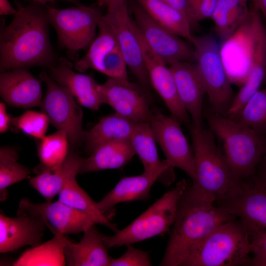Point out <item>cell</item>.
Segmentation results:
<instances>
[{
    "label": "cell",
    "instance_id": "7",
    "mask_svg": "<svg viewBox=\"0 0 266 266\" xmlns=\"http://www.w3.org/2000/svg\"><path fill=\"white\" fill-rule=\"evenodd\" d=\"M195 64L217 114L227 113L234 98L223 61L221 46L211 34L193 35Z\"/></svg>",
    "mask_w": 266,
    "mask_h": 266
},
{
    "label": "cell",
    "instance_id": "4",
    "mask_svg": "<svg viewBox=\"0 0 266 266\" xmlns=\"http://www.w3.org/2000/svg\"><path fill=\"white\" fill-rule=\"evenodd\" d=\"M251 242L242 222L231 220L195 246L181 266H250Z\"/></svg>",
    "mask_w": 266,
    "mask_h": 266
},
{
    "label": "cell",
    "instance_id": "46",
    "mask_svg": "<svg viewBox=\"0 0 266 266\" xmlns=\"http://www.w3.org/2000/svg\"><path fill=\"white\" fill-rule=\"evenodd\" d=\"M33 1H36L42 4L46 5V3L48 2L54 1L57 0H32Z\"/></svg>",
    "mask_w": 266,
    "mask_h": 266
},
{
    "label": "cell",
    "instance_id": "14",
    "mask_svg": "<svg viewBox=\"0 0 266 266\" xmlns=\"http://www.w3.org/2000/svg\"><path fill=\"white\" fill-rule=\"evenodd\" d=\"M99 91L103 103L116 113L136 123L149 122L152 99L140 85L108 78L100 84Z\"/></svg>",
    "mask_w": 266,
    "mask_h": 266
},
{
    "label": "cell",
    "instance_id": "33",
    "mask_svg": "<svg viewBox=\"0 0 266 266\" xmlns=\"http://www.w3.org/2000/svg\"><path fill=\"white\" fill-rule=\"evenodd\" d=\"M99 32L89 47L86 54L76 61L74 68L79 72H85L92 68L99 57L105 51L118 45L116 37L103 18V15L99 23Z\"/></svg>",
    "mask_w": 266,
    "mask_h": 266
},
{
    "label": "cell",
    "instance_id": "44",
    "mask_svg": "<svg viewBox=\"0 0 266 266\" xmlns=\"http://www.w3.org/2000/svg\"><path fill=\"white\" fill-rule=\"evenodd\" d=\"M262 159L264 160V162L262 171L266 173V148Z\"/></svg>",
    "mask_w": 266,
    "mask_h": 266
},
{
    "label": "cell",
    "instance_id": "23",
    "mask_svg": "<svg viewBox=\"0 0 266 266\" xmlns=\"http://www.w3.org/2000/svg\"><path fill=\"white\" fill-rule=\"evenodd\" d=\"M84 159L69 152L60 165L38 173L30 179V184L47 202H51L66 183L80 173Z\"/></svg>",
    "mask_w": 266,
    "mask_h": 266
},
{
    "label": "cell",
    "instance_id": "36",
    "mask_svg": "<svg viewBox=\"0 0 266 266\" xmlns=\"http://www.w3.org/2000/svg\"><path fill=\"white\" fill-rule=\"evenodd\" d=\"M15 126L26 134L40 139L45 136L49 120L43 112L27 110L12 119Z\"/></svg>",
    "mask_w": 266,
    "mask_h": 266
},
{
    "label": "cell",
    "instance_id": "29",
    "mask_svg": "<svg viewBox=\"0 0 266 266\" xmlns=\"http://www.w3.org/2000/svg\"><path fill=\"white\" fill-rule=\"evenodd\" d=\"M249 0H218L211 17L218 38L224 41L238 29L249 11Z\"/></svg>",
    "mask_w": 266,
    "mask_h": 266
},
{
    "label": "cell",
    "instance_id": "2",
    "mask_svg": "<svg viewBox=\"0 0 266 266\" xmlns=\"http://www.w3.org/2000/svg\"><path fill=\"white\" fill-rule=\"evenodd\" d=\"M234 219L221 205L189 186L180 200L160 266H181L195 246L218 226Z\"/></svg>",
    "mask_w": 266,
    "mask_h": 266
},
{
    "label": "cell",
    "instance_id": "39",
    "mask_svg": "<svg viewBox=\"0 0 266 266\" xmlns=\"http://www.w3.org/2000/svg\"><path fill=\"white\" fill-rule=\"evenodd\" d=\"M12 119L8 114L5 105L4 103L0 102V133H3L8 129Z\"/></svg>",
    "mask_w": 266,
    "mask_h": 266
},
{
    "label": "cell",
    "instance_id": "18",
    "mask_svg": "<svg viewBox=\"0 0 266 266\" xmlns=\"http://www.w3.org/2000/svg\"><path fill=\"white\" fill-rule=\"evenodd\" d=\"M73 64L66 58L61 57L49 68L50 77L68 90L81 105L98 110L104 104L99 85L91 76L73 70Z\"/></svg>",
    "mask_w": 266,
    "mask_h": 266
},
{
    "label": "cell",
    "instance_id": "43",
    "mask_svg": "<svg viewBox=\"0 0 266 266\" xmlns=\"http://www.w3.org/2000/svg\"><path fill=\"white\" fill-rule=\"evenodd\" d=\"M117 0H98V4L100 6H107L111 3Z\"/></svg>",
    "mask_w": 266,
    "mask_h": 266
},
{
    "label": "cell",
    "instance_id": "5",
    "mask_svg": "<svg viewBox=\"0 0 266 266\" xmlns=\"http://www.w3.org/2000/svg\"><path fill=\"white\" fill-rule=\"evenodd\" d=\"M209 129L222 141L224 156L240 180L255 174L266 148V136L229 118L216 114L209 117Z\"/></svg>",
    "mask_w": 266,
    "mask_h": 266
},
{
    "label": "cell",
    "instance_id": "28",
    "mask_svg": "<svg viewBox=\"0 0 266 266\" xmlns=\"http://www.w3.org/2000/svg\"><path fill=\"white\" fill-rule=\"evenodd\" d=\"M50 240L31 247L13 264L15 266H63L66 265L64 247L68 239L58 233Z\"/></svg>",
    "mask_w": 266,
    "mask_h": 266
},
{
    "label": "cell",
    "instance_id": "12",
    "mask_svg": "<svg viewBox=\"0 0 266 266\" xmlns=\"http://www.w3.org/2000/svg\"><path fill=\"white\" fill-rule=\"evenodd\" d=\"M134 22L152 52L167 65L178 62L195 63L192 43L155 22L135 0L130 3Z\"/></svg>",
    "mask_w": 266,
    "mask_h": 266
},
{
    "label": "cell",
    "instance_id": "9",
    "mask_svg": "<svg viewBox=\"0 0 266 266\" xmlns=\"http://www.w3.org/2000/svg\"><path fill=\"white\" fill-rule=\"evenodd\" d=\"M103 18L113 32L128 67L150 98L151 85L147 72L138 29L129 12L127 0L107 6Z\"/></svg>",
    "mask_w": 266,
    "mask_h": 266
},
{
    "label": "cell",
    "instance_id": "25",
    "mask_svg": "<svg viewBox=\"0 0 266 266\" xmlns=\"http://www.w3.org/2000/svg\"><path fill=\"white\" fill-rule=\"evenodd\" d=\"M136 124L116 112L103 117L86 133L85 151L90 155L104 143L130 138Z\"/></svg>",
    "mask_w": 266,
    "mask_h": 266
},
{
    "label": "cell",
    "instance_id": "38",
    "mask_svg": "<svg viewBox=\"0 0 266 266\" xmlns=\"http://www.w3.org/2000/svg\"><path fill=\"white\" fill-rule=\"evenodd\" d=\"M251 254L250 266H266V231L252 238Z\"/></svg>",
    "mask_w": 266,
    "mask_h": 266
},
{
    "label": "cell",
    "instance_id": "8",
    "mask_svg": "<svg viewBox=\"0 0 266 266\" xmlns=\"http://www.w3.org/2000/svg\"><path fill=\"white\" fill-rule=\"evenodd\" d=\"M47 9L59 45L71 58H76L79 51L89 47L103 16L98 10L84 5L62 9L47 6Z\"/></svg>",
    "mask_w": 266,
    "mask_h": 266
},
{
    "label": "cell",
    "instance_id": "32",
    "mask_svg": "<svg viewBox=\"0 0 266 266\" xmlns=\"http://www.w3.org/2000/svg\"><path fill=\"white\" fill-rule=\"evenodd\" d=\"M18 155L13 148L3 146L0 149V193L1 200L5 199L6 188L28 178L30 170L19 164Z\"/></svg>",
    "mask_w": 266,
    "mask_h": 266
},
{
    "label": "cell",
    "instance_id": "15",
    "mask_svg": "<svg viewBox=\"0 0 266 266\" xmlns=\"http://www.w3.org/2000/svg\"><path fill=\"white\" fill-rule=\"evenodd\" d=\"M17 212L40 216L54 235L58 233L65 235L83 233L96 224L88 214L59 200L36 204L23 199L19 203Z\"/></svg>",
    "mask_w": 266,
    "mask_h": 266
},
{
    "label": "cell",
    "instance_id": "30",
    "mask_svg": "<svg viewBox=\"0 0 266 266\" xmlns=\"http://www.w3.org/2000/svg\"><path fill=\"white\" fill-rule=\"evenodd\" d=\"M76 177L69 180L59 193L58 200L64 203L90 215L95 221L113 231L118 230L117 226L98 209L95 202L79 185Z\"/></svg>",
    "mask_w": 266,
    "mask_h": 266
},
{
    "label": "cell",
    "instance_id": "11",
    "mask_svg": "<svg viewBox=\"0 0 266 266\" xmlns=\"http://www.w3.org/2000/svg\"><path fill=\"white\" fill-rule=\"evenodd\" d=\"M219 205L239 219L251 239L266 232V173L261 171L243 180L235 192Z\"/></svg>",
    "mask_w": 266,
    "mask_h": 266
},
{
    "label": "cell",
    "instance_id": "45",
    "mask_svg": "<svg viewBox=\"0 0 266 266\" xmlns=\"http://www.w3.org/2000/svg\"><path fill=\"white\" fill-rule=\"evenodd\" d=\"M201 0H187L188 6V10L189 9V7L192 6V5L201 1Z\"/></svg>",
    "mask_w": 266,
    "mask_h": 266
},
{
    "label": "cell",
    "instance_id": "17",
    "mask_svg": "<svg viewBox=\"0 0 266 266\" xmlns=\"http://www.w3.org/2000/svg\"><path fill=\"white\" fill-rule=\"evenodd\" d=\"M46 226L40 216L17 212L11 218L0 214V252L7 253L25 246H36L42 243Z\"/></svg>",
    "mask_w": 266,
    "mask_h": 266
},
{
    "label": "cell",
    "instance_id": "31",
    "mask_svg": "<svg viewBox=\"0 0 266 266\" xmlns=\"http://www.w3.org/2000/svg\"><path fill=\"white\" fill-rule=\"evenodd\" d=\"M39 140L37 151L40 164L34 169L37 174L60 165L69 153V141L63 131H58Z\"/></svg>",
    "mask_w": 266,
    "mask_h": 266
},
{
    "label": "cell",
    "instance_id": "24",
    "mask_svg": "<svg viewBox=\"0 0 266 266\" xmlns=\"http://www.w3.org/2000/svg\"><path fill=\"white\" fill-rule=\"evenodd\" d=\"M135 154L130 139L115 140L97 148L85 158L80 173L120 168Z\"/></svg>",
    "mask_w": 266,
    "mask_h": 266
},
{
    "label": "cell",
    "instance_id": "6",
    "mask_svg": "<svg viewBox=\"0 0 266 266\" xmlns=\"http://www.w3.org/2000/svg\"><path fill=\"white\" fill-rule=\"evenodd\" d=\"M182 179L166 192L132 223L114 234L101 233V238L108 248L133 244L166 232L175 220L179 203L188 187Z\"/></svg>",
    "mask_w": 266,
    "mask_h": 266
},
{
    "label": "cell",
    "instance_id": "47",
    "mask_svg": "<svg viewBox=\"0 0 266 266\" xmlns=\"http://www.w3.org/2000/svg\"><path fill=\"white\" fill-rule=\"evenodd\" d=\"M265 80H266V75H265Z\"/></svg>",
    "mask_w": 266,
    "mask_h": 266
},
{
    "label": "cell",
    "instance_id": "21",
    "mask_svg": "<svg viewBox=\"0 0 266 266\" xmlns=\"http://www.w3.org/2000/svg\"><path fill=\"white\" fill-rule=\"evenodd\" d=\"M83 233L82 238L78 243L67 240L64 247L66 265L109 266L112 258L108 254V248L102 241L101 233L95 224Z\"/></svg>",
    "mask_w": 266,
    "mask_h": 266
},
{
    "label": "cell",
    "instance_id": "41",
    "mask_svg": "<svg viewBox=\"0 0 266 266\" xmlns=\"http://www.w3.org/2000/svg\"><path fill=\"white\" fill-rule=\"evenodd\" d=\"M17 13V10L14 9L8 0H0V15H11L14 16Z\"/></svg>",
    "mask_w": 266,
    "mask_h": 266
},
{
    "label": "cell",
    "instance_id": "16",
    "mask_svg": "<svg viewBox=\"0 0 266 266\" xmlns=\"http://www.w3.org/2000/svg\"><path fill=\"white\" fill-rule=\"evenodd\" d=\"M138 33L145 66L151 86L162 99L171 115L180 123L189 125L190 119L188 113L179 98L169 66L152 52L144 41L139 31Z\"/></svg>",
    "mask_w": 266,
    "mask_h": 266
},
{
    "label": "cell",
    "instance_id": "34",
    "mask_svg": "<svg viewBox=\"0 0 266 266\" xmlns=\"http://www.w3.org/2000/svg\"><path fill=\"white\" fill-rule=\"evenodd\" d=\"M235 118L239 123L266 136V88L256 92Z\"/></svg>",
    "mask_w": 266,
    "mask_h": 266
},
{
    "label": "cell",
    "instance_id": "13",
    "mask_svg": "<svg viewBox=\"0 0 266 266\" xmlns=\"http://www.w3.org/2000/svg\"><path fill=\"white\" fill-rule=\"evenodd\" d=\"M149 123L166 160L173 168L181 169L194 180V153L182 132L180 123L172 115L168 116L158 111H151Z\"/></svg>",
    "mask_w": 266,
    "mask_h": 266
},
{
    "label": "cell",
    "instance_id": "1",
    "mask_svg": "<svg viewBox=\"0 0 266 266\" xmlns=\"http://www.w3.org/2000/svg\"><path fill=\"white\" fill-rule=\"evenodd\" d=\"M17 13L0 32V71L55 65L47 6L33 1L24 5L15 0Z\"/></svg>",
    "mask_w": 266,
    "mask_h": 266
},
{
    "label": "cell",
    "instance_id": "10",
    "mask_svg": "<svg viewBox=\"0 0 266 266\" xmlns=\"http://www.w3.org/2000/svg\"><path fill=\"white\" fill-rule=\"evenodd\" d=\"M39 77L46 85L42 100V112L58 131L64 132L69 143L75 147L85 141L87 132L82 128L83 111L74 97L66 88L55 82L46 72Z\"/></svg>",
    "mask_w": 266,
    "mask_h": 266
},
{
    "label": "cell",
    "instance_id": "35",
    "mask_svg": "<svg viewBox=\"0 0 266 266\" xmlns=\"http://www.w3.org/2000/svg\"><path fill=\"white\" fill-rule=\"evenodd\" d=\"M127 65L118 45L104 52L92 68L111 78L129 82Z\"/></svg>",
    "mask_w": 266,
    "mask_h": 266
},
{
    "label": "cell",
    "instance_id": "3",
    "mask_svg": "<svg viewBox=\"0 0 266 266\" xmlns=\"http://www.w3.org/2000/svg\"><path fill=\"white\" fill-rule=\"evenodd\" d=\"M189 126L196 167V178L190 187L203 197L221 203L235 193L243 180L218 148L213 132L193 123Z\"/></svg>",
    "mask_w": 266,
    "mask_h": 266
},
{
    "label": "cell",
    "instance_id": "37",
    "mask_svg": "<svg viewBox=\"0 0 266 266\" xmlns=\"http://www.w3.org/2000/svg\"><path fill=\"white\" fill-rule=\"evenodd\" d=\"M127 246L126 251L120 257L112 258L109 266H152L148 252L136 248L132 244Z\"/></svg>",
    "mask_w": 266,
    "mask_h": 266
},
{
    "label": "cell",
    "instance_id": "26",
    "mask_svg": "<svg viewBox=\"0 0 266 266\" xmlns=\"http://www.w3.org/2000/svg\"><path fill=\"white\" fill-rule=\"evenodd\" d=\"M130 139L144 171L164 172L173 168L166 160H160L149 122L136 123Z\"/></svg>",
    "mask_w": 266,
    "mask_h": 266
},
{
    "label": "cell",
    "instance_id": "19",
    "mask_svg": "<svg viewBox=\"0 0 266 266\" xmlns=\"http://www.w3.org/2000/svg\"><path fill=\"white\" fill-rule=\"evenodd\" d=\"M0 95L6 103L13 106L27 108L40 106V81L26 68L1 72Z\"/></svg>",
    "mask_w": 266,
    "mask_h": 266
},
{
    "label": "cell",
    "instance_id": "40",
    "mask_svg": "<svg viewBox=\"0 0 266 266\" xmlns=\"http://www.w3.org/2000/svg\"><path fill=\"white\" fill-rule=\"evenodd\" d=\"M161 0L166 3V4L183 12L184 14H185L187 16V17L188 18L190 21V19L189 17L188 6L187 0Z\"/></svg>",
    "mask_w": 266,
    "mask_h": 266
},
{
    "label": "cell",
    "instance_id": "42",
    "mask_svg": "<svg viewBox=\"0 0 266 266\" xmlns=\"http://www.w3.org/2000/svg\"><path fill=\"white\" fill-rule=\"evenodd\" d=\"M265 17L266 20V0H249Z\"/></svg>",
    "mask_w": 266,
    "mask_h": 266
},
{
    "label": "cell",
    "instance_id": "22",
    "mask_svg": "<svg viewBox=\"0 0 266 266\" xmlns=\"http://www.w3.org/2000/svg\"><path fill=\"white\" fill-rule=\"evenodd\" d=\"M162 171L143 172L136 176L125 177L106 195L97 205L99 210L105 212L119 203L135 201H145L150 197V190Z\"/></svg>",
    "mask_w": 266,
    "mask_h": 266
},
{
    "label": "cell",
    "instance_id": "20",
    "mask_svg": "<svg viewBox=\"0 0 266 266\" xmlns=\"http://www.w3.org/2000/svg\"><path fill=\"white\" fill-rule=\"evenodd\" d=\"M179 98L194 124L202 126V107L205 88L196 65L178 62L169 65Z\"/></svg>",
    "mask_w": 266,
    "mask_h": 266
},
{
    "label": "cell",
    "instance_id": "27",
    "mask_svg": "<svg viewBox=\"0 0 266 266\" xmlns=\"http://www.w3.org/2000/svg\"><path fill=\"white\" fill-rule=\"evenodd\" d=\"M158 24L191 42L192 26L187 16L161 0H135Z\"/></svg>",
    "mask_w": 266,
    "mask_h": 266
}]
</instances>
